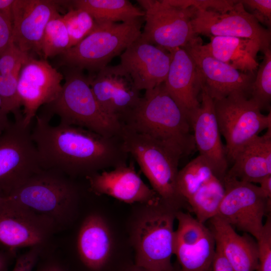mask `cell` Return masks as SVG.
I'll return each mask as SVG.
<instances>
[{
    "instance_id": "obj_14",
    "label": "cell",
    "mask_w": 271,
    "mask_h": 271,
    "mask_svg": "<svg viewBox=\"0 0 271 271\" xmlns=\"http://www.w3.org/2000/svg\"><path fill=\"white\" fill-rule=\"evenodd\" d=\"M178 227L175 230L174 254L181 271H212L216 252L213 233L204 223L189 212L176 213Z\"/></svg>"
},
{
    "instance_id": "obj_47",
    "label": "cell",
    "mask_w": 271,
    "mask_h": 271,
    "mask_svg": "<svg viewBox=\"0 0 271 271\" xmlns=\"http://www.w3.org/2000/svg\"><path fill=\"white\" fill-rule=\"evenodd\" d=\"M0 246H1V245H0Z\"/></svg>"
},
{
    "instance_id": "obj_35",
    "label": "cell",
    "mask_w": 271,
    "mask_h": 271,
    "mask_svg": "<svg viewBox=\"0 0 271 271\" xmlns=\"http://www.w3.org/2000/svg\"><path fill=\"white\" fill-rule=\"evenodd\" d=\"M170 5L182 8L193 7L197 11L212 10L225 13L233 8L237 1L229 0H166Z\"/></svg>"
},
{
    "instance_id": "obj_38",
    "label": "cell",
    "mask_w": 271,
    "mask_h": 271,
    "mask_svg": "<svg viewBox=\"0 0 271 271\" xmlns=\"http://www.w3.org/2000/svg\"><path fill=\"white\" fill-rule=\"evenodd\" d=\"M39 248L37 246L32 247L19 256L12 271H32L39 256Z\"/></svg>"
},
{
    "instance_id": "obj_15",
    "label": "cell",
    "mask_w": 271,
    "mask_h": 271,
    "mask_svg": "<svg viewBox=\"0 0 271 271\" xmlns=\"http://www.w3.org/2000/svg\"><path fill=\"white\" fill-rule=\"evenodd\" d=\"M55 223L45 216L4 200L0 203V245L16 254L25 247H39L50 236Z\"/></svg>"
},
{
    "instance_id": "obj_31",
    "label": "cell",
    "mask_w": 271,
    "mask_h": 271,
    "mask_svg": "<svg viewBox=\"0 0 271 271\" xmlns=\"http://www.w3.org/2000/svg\"><path fill=\"white\" fill-rule=\"evenodd\" d=\"M263 60L258 65L256 75L252 83L250 97L260 107L270 108L271 100V51L264 53Z\"/></svg>"
},
{
    "instance_id": "obj_40",
    "label": "cell",
    "mask_w": 271,
    "mask_h": 271,
    "mask_svg": "<svg viewBox=\"0 0 271 271\" xmlns=\"http://www.w3.org/2000/svg\"><path fill=\"white\" fill-rule=\"evenodd\" d=\"M212 271H234L220 250L216 246Z\"/></svg>"
},
{
    "instance_id": "obj_29",
    "label": "cell",
    "mask_w": 271,
    "mask_h": 271,
    "mask_svg": "<svg viewBox=\"0 0 271 271\" xmlns=\"http://www.w3.org/2000/svg\"><path fill=\"white\" fill-rule=\"evenodd\" d=\"M215 177L218 178L212 166L205 158L199 155L179 170L178 192L187 203L201 187Z\"/></svg>"
},
{
    "instance_id": "obj_43",
    "label": "cell",
    "mask_w": 271,
    "mask_h": 271,
    "mask_svg": "<svg viewBox=\"0 0 271 271\" xmlns=\"http://www.w3.org/2000/svg\"><path fill=\"white\" fill-rule=\"evenodd\" d=\"M259 186L264 195L271 200V175L263 178L259 182Z\"/></svg>"
},
{
    "instance_id": "obj_44",
    "label": "cell",
    "mask_w": 271,
    "mask_h": 271,
    "mask_svg": "<svg viewBox=\"0 0 271 271\" xmlns=\"http://www.w3.org/2000/svg\"><path fill=\"white\" fill-rule=\"evenodd\" d=\"M123 271H152L145 268L137 266L136 265L132 264L127 266ZM170 271H181L180 268V266L178 267L175 266L174 268Z\"/></svg>"
},
{
    "instance_id": "obj_3",
    "label": "cell",
    "mask_w": 271,
    "mask_h": 271,
    "mask_svg": "<svg viewBox=\"0 0 271 271\" xmlns=\"http://www.w3.org/2000/svg\"><path fill=\"white\" fill-rule=\"evenodd\" d=\"M121 139L161 200L177 210L190 208L177 186L178 165L186 156L179 148L122 124Z\"/></svg>"
},
{
    "instance_id": "obj_30",
    "label": "cell",
    "mask_w": 271,
    "mask_h": 271,
    "mask_svg": "<svg viewBox=\"0 0 271 271\" xmlns=\"http://www.w3.org/2000/svg\"><path fill=\"white\" fill-rule=\"evenodd\" d=\"M69 39L62 19L58 13L47 23L41 43L42 55L45 59L61 55L69 48Z\"/></svg>"
},
{
    "instance_id": "obj_1",
    "label": "cell",
    "mask_w": 271,
    "mask_h": 271,
    "mask_svg": "<svg viewBox=\"0 0 271 271\" xmlns=\"http://www.w3.org/2000/svg\"><path fill=\"white\" fill-rule=\"evenodd\" d=\"M35 119L31 136L43 169L86 178L126 163L128 154L120 137H106L61 122L53 126L41 114Z\"/></svg>"
},
{
    "instance_id": "obj_37",
    "label": "cell",
    "mask_w": 271,
    "mask_h": 271,
    "mask_svg": "<svg viewBox=\"0 0 271 271\" xmlns=\"http://www.w3.org/2000/svg\"><path fill=\"white\" fill-rule=\"evenodd\" d=\"M244 7L250 10L251 14L259 23L270 29L271 26L270 0H243L240 1Z\"/></svg>"
},
{
    "instance_id": "obj_23",
    "label": "cell",
    "mask_w": 271,
    "mask_h": 271,
    "mask_svg": "<svg viewBox=\"0 0 271 271\" xmlns=\"http://www.w3.org/2000/svg\"><path fill=\"white\" fill-rule=\"evenodd\" d=\"M210 227L218 247L234 271H255L258 265V249L256 239L250 234L237 233L217 216L210 220Z\"/></svg>"
},
{
    "instance_id": "obj_22",
    "label": "cell",
    "mask_w": 271,
    "mask_h": 271,
    "mask_svg": "<svg viewBox=\"0 0 271 271\" xmlns=\"http://www.w3.org/2000/svg\"><path fill=\"white\" fill-rule=\"evenodd\" d=\"M170 53L172 59L164 85L189 117L200 105L198 95L201 92V78L194 60L185 49L177 48Z\"/></svg>"
},
{
    "instance_id": "obj_45",
    "label": "cell",
    "mask_w": 271,
    "mask_h": 271,
    "mask_svg": "<svg viewBox=\"0 0 271 271\" xmlns=\"http://www.w3.org/2000/svg\"><path fill=\"white\" fill-rule=\"evenodd\" d=\"M39 271H64L60 266L57 264H49L41 268Z\"/></svg>"
},
{
    "instance_id": "obj_17",
    "label": "cell",
    "mask_w": 271,
    "mask_h": 271,
    "mask_svg": "<svg viewBox=\"0 0 271 271\" xmlns=\"http://www.w3.org/2000/svg\"><path fill=\"white\" fill-rule=\"evenodd\" d=\"M198 36L185 49L194 60L201 81V87L214 100L224 98L234 92L250 95L255 74L240 72L207 53Z\"/></svg>"
},
{
    "instance_id": "obj_33",
    "label": "cell",
    "mask_w": 271,
    "mask_h": 271,
    "mask_svg": "<svg viewBox=\"0 0 271 271\" xmlns=\"http://www.w3.org/2000/svg\"><path fill=\"white\" fill-rule=\"evenodd\" d=\"M22 66L13 72L5 76L0 84V97L4 110L9 114L13 113L15 119L23 118L20 108L21 102L18 92V83Z\"/></svg>"
},
{
    "instance_id": "obj_8",
    "label": "cell",
    "mask_w": 271,
    "mask_h": 271,
    "mask_svg": "<svg viewBox=\"0 0 271 271\" xmlns=\"http://www.w3.org/2000/svg\"><path fill=\"white\" fill-rule=\"evenodd\" d=\"M214 103L219 131L226 141L228 162H232L237 153L260 132L271 128V112L262 114L247 93L234 92L214 100Z\"/></svg>"
},
{
    "instance_id": "obj_24",
    "label": "cell",
    "mask_w": 271,
    "mask_h": 271,
    "mask_svg": "<svg viewBox=\"0 0 271 271\" xmlns=\"http://www.w3.org/2000/svg\"><path fill=\"white\" fill-rule=\"evenodd\" d=\"M232 163L225 176L253 184L271 175V128L244 146Z\"/></svg>"
},
{
    "instance_id": "obj_12",
    "label": "cell",
    "mask_w": 271,
    "mask_h": 271,
    "mask_svg": "<svg viewBox=\"0 0 271 271\" xmlns=\"http://www.w3.org/2000/svg\"><path fill=\"white\" fill-rule=\"evenodd\" d=\"M191 25L196 35L248 39L257 42L263 53L270 49V30L261 26L240 1H237L232 9L225 13L196 10L191 19Z\"/></svg>"
},
{
    "instance_id": "obj_18",
    "label": "cell",
    "mask_w": 271,
    "mask_h": 271,
    "mask_svg": "<svg viewBox=\"0 0 271 271\" xmlns=\"http://www.w3.org/2000/svg\"><path fill=\"white\" fill-rule=\"evenodd\" d=\"M172 59L171 54L140 37L120 55V65L129 73L139 90H150L164 83Z\"/></svg>"
},
{
    "instance_id": "obj_25",
    "label": "cell",
    "mask_w": 271,
    "mask_h": 271,
    "mask_svg": "<svg viewBox=\"0 0 271 271\" xmlns=\"http://www.w3.org/2000/svg\"><path fill=\"white\" fill-rule=\"evenodd\" d=\"M79 257L88 268L98 271L107 262L112 248V239L107 223L100 216L91 214L84 220L77 239Z\"/></svg>"
},
{
    "instance_id": "obj_7",
    "label": "cell",
    "mask_w": 271,
    "mask_h": 271,
    "mask_svg": "<svg viewBox=\"0 0 271 271\" xmlns=\"http://www.w3.org/2000/svg\"><path fill=\"white\" fill-rule=\"evenodd\" d=\"M133 229L134 264L152 271H170L174 254V221L178 210L162 200L147 206Z\"/></svg>"
},
{
    "instance_id": "obj_26",
    "label": "cell",
    "mask_w": 271,
    "mask_h": 271,
    "mask_svg": "<svg viewBox=\"0 0 271 271\" xmlns=\"http://www.w3.org/2000/svg\"><path fill=\"white\" fill-rule=\"evenodd\" d=\"M210 37L209 43L201 45L207 53L240 72L254 74L259 65L257 54L262 51L257 42L232 37Z\"/></svg>"
},
{
    "instance_id": "obj_28",
    "label": "cell",
    "mask_w": 271,
    "mask_h": 271,
    "mask_svg": "<svg viewBox=\"0 0 271 271\" xmlns=\"http://www.w3.org/2000/svg\"><path fill=\"white\" fill-rule=\"evenodd\" d=\"M223 181L217 177L201 187L187 201L190 211L195 218L204 223L216 216L224 197Z\"/></svg>"
},
{
    "instance_id": "obj_39",
    "label": "cell",
    "mask_w": 271,
    "mask_h": 271,
    "mask_svg": "<svg viewBox=\"0 0 271 271\" xmlns=\"http://www.w3.org/2000/svg\"><path fill=\"white\" fill-rule=\"evenodd\" d=\"M13 41L12 23L0 15V55Z\"/></svg>"
},
{
    "instance_id": "obj_19",
    "label": "cell",
    "mask_w": 271,
    "mask_h": 271,
    "mask_svg": "<svg viewBox=\"0 0 271 271\" xmlns=\"http://www.w3.org/2000/svg\"><path fill=\"white\" fill-rule=\"evenodd\" d=\"M200 106L189 116L193 139L199 155L213 168L217 177L223 181L228 162L220 137L215 115L214 100L203 87L201 89Z\"/></svg>"
},
{
    "instance_id": "obj_10",
    "label": "cell",
    "mask_w": 271,
    "mask_h": 271,
    "mask_svg": "<svg viewBox=\"0 0 271 271\" xmlns=\"http://www.w3.org/2000/svg\"><path fill=\"white\" fill-rule=\"evenodd\" d=\"M225 193L217 215L235 230L247 233L257 240L264 216L270 214L271 200L259 186L225 176Z\"/></svg>"
},
{
    "instance_id": "obj_21",
    "label": "cell",
    "mask_w": 271,
    "mask_h": 271,
    "mask_svg": "<svg viewBox=\"0 0 271 271\" xmlns=\"http://www.w3.org/2000/svg\"><path fill=\"white\" fill-rule=\"evenodd\" d=\"M86 179L91 191L98 195H106L127 203L139 202L147 206L161 201L143 182L131 163L120 164L111 171H103Z\"/></svg>"
},
{
    "instance_id": "obj_41",
    "label": "cell",
    "mask_w": 271,
    "mask_h": 271,
    "mask_svg": "<svg viewBox=\"0 0 271 271\" xmlns=\"http://www.w3.org/2000/svg\"><path fill=\"white\" fill-rule=\"evenodd\" d=\"M15 0H0V15L12 23L13 17V6Z\"/></svg>"
},
{
    "instance_id": "obj_6",
    "label": "cell",
    "mask_w": 271,
    "mask_h": 271,
    "mask_svg": "<svg viewBox=\"0 0 271 271\" xmlns=\"http://www.w3.org/2000/svg\"><path fill=\"white\" fill-rule=\"evenodd\" d=\"M96 24L91 33L60 55L61 65L97 72L122 53L142 33L141 18L119 23Z\"/></svg>"
},
{
    "instance_id": "obj_13",
    "label": "cell",
    "mask_w": 271,
    "mask_h": 271,
    "mask_svg": "<svg viewBox=\"0 0 271 271\" xmlns=\"http://www.w3.org/2000/svg\"><path fill=\"white\" fill-rule=\"evenodd\" d=\"M64 75L45 59L30 56L23 63L18 83V92L23 106V123L31 126L38 109L54 101L59 95Z\"/></svg>"
},
{
    "instance_id": "obj_2",
    "label": "cell",
    "mask_w": 271,
    "mask_h": 271,
    "mask_svg": "<svg viewBox=\"0 0 271 271\" xmlns=\"http://www.w3.org/2000/svg\"><path fill=\"white\" fill-rule=\"evenodd\" d=\"M122 124L178 148L185 155L196 149L189 118L168 93L164 82L146 90Z\"/></svg>"
},
{
    "instance_id": "obj_11",
    "label": "cell",
    "mask_w": 271,
    "mask_h": 271,
    "mask_svg": "<svg viewBox=\"0 0 271 271\" xmlns=\"http://www.w3.org/2000/svg\"><path fill=\"white\" fill-rule=\"evenodd\" d=\"M138 2L145 13L146 23L140 35L144 40L170 52L186 47L198 37L191 25L195 8L176 7L166 0Z\"/></svg>"
},
{
    "instance_id": "obj_42",
    "label": "cell",
    "mask_w": 271,
    "mask_h": 271,
    "mask_svg": "<svg viewBox=\"0 0 271 271\" xmlns=\"http://www.w3.org/2000/svg\"><path fill=\"white\" fill-rule=\"evenodd\" d=\"M15 253L6 249H0V271H7Z\"/></svg>"
},
{
    "instance_id": "obj_27",
    "label": "cell",
    "mask_w": 271,
    "mask_h": 271,
    "mask_svg": "<svg viewBox=\"0 0 271 271\" xmlns=\"http://www.w3.org/2000/svg\"><path fill=\"white\" fill-rule=\"evenodd\" d=\"M72 8L88 13L96 23L125 22L144 17L145 12L127 0L71 1Z\"/></svg>"
},
{
    "instance_id": "obj_46",
    "label": "cell",
    "mask_w": 271,
    "mask_h": 271,
    "mask_svg": "<svg viewBox=\"0 0 271 271\" xmlns=\"http://www.w3.org/2000/svg\"><path fill=\"white\" fill-rule=\"evenodd\" d=\"M4 197V195H3L2 191L0 190V203L3 200V198Z\"/></svg>"
},
{
    "instance_id": "obj_4",
    "label": "cell",
    "mask_w": 271,
    "mask_h": 271,
    "mask_svg": "<svg viewBox=\"0 0 271 271\" xmlns=\"http://www.w3.org/2000/svg\"><path fill=\"white\" fill-rule=\"evenodd\" d=\"M61 91L41 113L60 122L81 127L106 137H120L122 124L100 107L82 71L67 68Z\"/></svg>"
},
{
    "instance_id": "obj_32",
    "label": "cell",
    "mask_w": 271,
    "mask_h": 271,
    "mask_svg": "<svg viewBox=\"0 0 271 271\" xmlns=\"http://www.w3.org/2000/svg\"><path fill=\"white\" fill-rule=\"evenodd\" d=\"M69 39V48L75 46L91 33L96 26L92 16L80 9L70 8L62 16Z\"/></svg>"
},
{
    "instance_id": "obj_36",
    "label": "cell",
    "mask_w": 271,
    "mask_h": 271,
    "mask_svg": "<svg viewBox=\"0 0 271 271\" xmlns=\"http://www.w3.org/2000/svg\"><path fill=\"white\" fill-rule=\"evenodd\" d=\"M30 56L22 51L13 41L0 55V74L5 77L12 73Z\"/></svg>"
},
{
    "instance_id": "obj_34",
    "label": "cell",
    "mask_w": 271,
    "mask_h": 271,
    "mask_svg": "<svg viewBox=\"0 0 271 271\" xmlns=\"http://www.w3.org/2000/svg\"><path fill=\"white\" fill-rule=\"evenodd\" d=\"M258 265L255 271H271V216L267 218L258 238Z\"/></svg>"
},
{
    "instance_id": "obj_5",
    "label": "cell",
    "mask_w": 271,
    "mask_h": 271,
    "mask_svg": "<svg viewBox=\"0 0 271 271\" xmlns=\"http://www.w3.org/2000/svg\"><path fill=\"white\" fill-rule=\"evenodd\" d=\"M78 196V188L68 176L42 169L4 200L49 218L56 224L68 218Z\"/></svg>"
},
{
    "instance_id": "obj_16",
    "label": "cell",
    "mask_w": 271,
    "mask_h": 271,
    "mask_svg": "<svg viewBox=\"0 0 271 271\" xmlns=\"http://www.w3.org/2000/svg\"><path fill=\"white\" fill-rule=\"evenodd\" d=\"M88 78L100 107L121 122L136 107L141 99L140 91L120 64L107 65L97 72L95 76Z\"/></svg>"
},
{
    "instance_id": "obj_9",
    "label": "cell",
    "mask_w": 271,
    "mask_h": 271,
    "mask_svg": "<svg viewBox=\"0 0 271 271\" xmlns=\"http://www.w3.org/2000/svg\"><path fill=\"white\" fill-rule=\"evenodd\" d=\"M31 126L15 119L0 134V190L4 197L42 170Z\"/></svg>"
},
{
    "instance_id": "obj_20",
    "label": "cell",
    "mask_w": 271,
    "mask_h": 271,
    "mask_svg": "<svg viewBox=\"0 0 271 271\" xmlns=\"http://www.w3.org/2000/svg\"><path fill=\"white\" fill-rule=\"evenodd\" d=\"M60 3L51 0H15L13 39L22 51L29 55L35 52L42 55L41 43L45 28L59 13Z\"/></svg>"
}]
</instances>
